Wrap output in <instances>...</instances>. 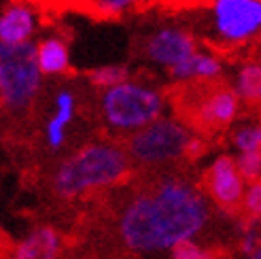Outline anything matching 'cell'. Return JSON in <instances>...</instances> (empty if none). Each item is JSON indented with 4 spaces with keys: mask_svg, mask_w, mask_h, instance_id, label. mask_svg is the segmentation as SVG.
<instances>
[{
    "mask_svg": "<svg viewBox=\"0 0 261 259\" xmlns=\"http://www.w3.org/2000/svg\"><path fill=\"white\" fill-rule=\"evenodd\" d=\"M208 217V202L191 183L164 176L127 200L119 217V234L132 251H166L193 240Z\"/></svg>",
    "mask_w": 261,
    "mask_h": 259,
    "instance_id": "cell-1",
    "label": "cell"
},
{
    "mask_svg": "<svg viewBox=\"0 0 261 259\" xmlns=\"http://www.w3.org/2000/svg\"><path fill=\"white\" fill-rule=\"evenodd\" d=\"M129 160L119 145L91 142L60 164L51 187L60 198H79L87 191L113 187L129 174Z\"/></svg>",
    "mask_w": 261,
    "mask_h": 259,
    "instance_id": "cell-2",
    "label": "cell"
},
{
    "mask_svg": "<svg viewBox=\"0 0 261 259\" xmlns=\"http://www.w3.org/2000/svg\"><path fill=\"white\" fill-rule=\"evenodd\" d=\"M166 98L162 92L136 81H125L111 87L100 98L104 123L117 132H140L147 125L162 119Z\"/></svg>",
    "mask_w": 261,
    "mask_h": 259,
    "instance_id": "cell-3",
    "label": "cell"
},
{
    "mask_svg": "<svg viewBox=\"0 0 261 259\" xmlns=\"http://www.w3.org/2000/svg\"><path fill=\"white\" fill-rule=\"evenodd\" d=\"M185 125H193L200 132H217L227 127L238 115L240 98L231 87L221 81L185 83L174 98Z\"/></svg>",
    "mask_w": 261,
    "mask_h": 259,
    "instance_id": "cell-4",
    "label": "cell"
},
{
    "mask_svg": "<svg viewBox=\"0 0 261 259\" xmlns=\"http://www.w3.org/2000/svg\"><path fill=\"white\" fill-rule=\"evenodd\" d=\"M38 45H0V100L11 113L25 111L41 87Z\"/></svg>",
    "mask_w": 261,
    "mask_h": 259,
    "instance_id": "cell-5",
    "label": "cell"
},
{
    "mask_svg": "<svg viewBox=\"0 0 261 259\" xmlns=\"http://www.w3.org/2000/svg\"><path fill=\"white\" fill-rule=\"evenodd\" d=\"M191 138V130L182 121L158 119L129 136L125 142V151L134 162L142 166H162L185 158Z\"/></svg>",
    "mask_w": 261,
    "mask_h": 259,
    "instance_id": "cell-6",
    "label": "cell"
},
{
    "mask_svg": "<svg viewBox=\"0 0 261 259\" xmlns=\"http://www.w3.org/2000/svg\"><path fill=\"white\" fill-rule=\"evenodd\" d=\"M213 32L227 47L261 36V0H211Z\"/></svg>",
    "mask_w": 261,
    "mask_h": 259,
    "instance_id": "cell-7",
    "label": "cell"
},
{
    "mask_svg": "<svg viewBox=\"0 0 261 259\" xmlns=\"http://www.w3.org/2000/svg\"><path fill=\"white\" fill-rule=\"evenodd\" d=\"M204 187L211 200L225 213H238L244 202V178L238 170L236 160L221 155L206 170Z\"/></svg>",
    "mask_w": 261,
    "mask_h": 259,
    "instance_id": "cell-8",
    "label": "cell"
},
{
    "mask_svg": "<svg viewBox=\"0 0 261 259\" xmlns=\"http://www.w3.org/2000/svg\"><path fill=\"white\" fill-rule=\"evenodd\" d=\"M195 54H198L195 38L187 30L174 28V25L155 30L145 41V56L153 64L164 66L168 70L178 66L182 62H187Z\"/></svg>",
    "mask_w": 261,
    "mask_h": 259,
    "instance_id": "cell-9",
    "label": "cell"
},
{
    "mask_svg": "<svg viewBox=\"0 0 261 259\" xmlns=\"http://www.w3.org/2000/svg\"><path fill=\"white\" fill-rule=\"evenodd\" d=\"M34 13L23 3H11L0 17V45H23L30 43L34 32Z\"/></svg>",
    "mask_w": 261,
    "mask_h": 259,
    "instance_id": "cell-10",
    "label": "cell"
},
{
    "mask_svg": "<svg viewBox=\"0 0 261 259\" xmlns=\"http://www.w3.org/2000/svg\"><path fill=\"white\" fill-rule=\"evenodd\" d=\"M170 79L176 83H208V81H219L221 72H223V64L213 54H195L187 62L178 64L170 68Z\"/></svg>",
    "mask_w": 261,
    "mask_h": 259,
    "instance_id": "cell-11",
    "label": "cell"
},
{
    "mask_svg": "<svg viewBox=\"0 0 261 259\" xmlns=\"http://www.w3.org/2000/svg\"><path fill=\"white\" fill-rule=\"evenodd\" d=\"M60 249L62 238L58 231L51 227H38L17 244L13 259H58Z\"/></svg>",
    "mask_w": 261,
    "mask_h": 259,
    "instance_id": "cell-12",
    "label": "cell"
},
{
    "mask_svg": "<svg viewBox=\"0 0 261 259\" xmlns=\"http://www.w3.org/2000/svg\"><path fill=\"white\" fill-rule=\"evenodd\" d=\"M233 92L246 105H261V60H249L238 68L233 79Z\"/></svg>",
    "mask_w": 261,
    "mask_h": 259,
    "instance_id": "cell-13",
    "label": "cell"
},
{
    "mask_svg": "<svg viewBox=\"0 0 261 259\" xmlns=\"http://www.w3.org/2000/svg\"><path fill=\"white\" fill-rule=\"evenodd\" d=\"M68 47L66 43L58 36L45 38V41L38 45V66H41L43 74H60L68 70Z\"/></svg>",
    "mask_w": 261,
    "mask_h": 259,
    "instance_id": "cell-14",
    "label": "cell"
},
{
    "mask_svg": "<svg viewBox=\"0 0 261 259\" xmlns=\"http://www.w3.org/2000/svg\"><path fill=\"white\" fill-rule=\"evenodd\" d=\"M140 3L142 0H85L83 9L96 17L115 19V17H121L129 9L138 7Z\"/></svg>",
    "mask_w": 261,
    "mask_h": 259,
    "instance_id": "cell-15",
    "label": "cell"
},
{
    "mask_svg": "<svg viewBox=\"0 0 261 259\" xmlns=\"http://www.w3.org/2000/svg\"><path fill=\"white\" fill-rule=\"evenodd\" d=\"M129 72H127V66H121V64H111V66H100L96 70H91L89 72V81L91 85H96V87H102L104 92L111 87H117V85H121L127 79Z\"/></svg>",
    "mask_w": 261,
    "mask_h": 259,
    "instance_id": "cell-16",
    "label": "cell"
},
{
    "mask_svg": "<svg viewBox=\"0 0 261 259\" xmlns=\"http://www.w3.org/2000/svg\"><path fill=\"white\" fill-rule=\"evenodd\" d=\"M233 147L240 153H257L261 151V121L240 125L231 136Z\"/></svg>",
    "mask_w": 261,
    "mask_h": 259,
    "instance_id": "cell-17",
    "label": "cell"
},
{
    "mask_svg": "<svg viewBox=\"0 0 261 259\" xmlns=\"http://www.w3.org/2000/svg\"><path fill=\"white\" fill-rule=\"evenodd\" d=\"M74 107H76L74 96L70 92H66V89L60 92L56 96V109H54V115H51V121H56L58 125L66 127L74 117Z\"/></svg>",
    "mask_w": 261,
    "mask_h": 259,
    "instance_id": "cell-18",
    "label": "cell"
},
{
    "mask_svg": "<svg viewBox=\"0 0 261 259\" xmlns=\"http://www.w3.org/2000/svg\"><path fill=\"white\" fill-rule=\"evenodd\" d=\"M236 164H238V170H240L244 180L255 183V180L261 178V151H257V153H240Z\"/></svg>",
    "mask_w": 261,
    "mask_h": 259,
    "instance_id": "cell-19",
    "label": "cell"
},
{
    "mask_svg": "<svg viewBox=\"0 0 261 259\" xmlns=\"http://www.w3.org/2000/svg\"><path fill=\"white\" fill-rule=\"evenodd\" d=\"M242 211L249 219L261 221V178L255 180V183H249V187H246Z\"/></svg>",
    "mask_w": 261,
    "mask_h": 259,
    "instance_id": "cell-20",
    "label": "cell"
},
{
    "mask_svg": "<svg viewBox=\"0 0 261 259\" xmlns=\"http://www.w3.org/2000/svg\"><path fill=\"white\" fill-rule=\"evenodd\" d=\"M172 259H213V255L204 251L200 244L189 240V242H182L172 249Z\"/></svg>",
    "mask_w": 261,
    "mask_h": 259,
    "instance_id": "cell-21",
    "label": "cell"
},
{
    "mask_svg": "<svg viewBox=\"0 0 261 259\" xmlns=\"http://www.w3.org/2000/svg\"><path fill=\"white\" fill-rule=\"evenodd\" d=\"M206 153V140L202 136H195L189 140V147H187V153H185V158L187 160H198L202 158V155Z\"/></svg>",
    "mask_w": 261,
    "mask_h": 259,
    "instance_id": "cell-22",
    "label": "cell"
},
{
    "mask_svg": "<svg viewBox=\"0 0 261 259\" xmlns=\"http://www.w3.org/2000/svg\"><path fill=\"white\" fill-rule=\"evenodd\" d=\"M160 5L168 9H195L202 5H211V0H160Z\"/></svg>",
    "mask_w": 261,
    "mask_h": 259,
    "instance_id": "cell-23",
    "label": "cell"
},
{
    "mask_svg": "<svg viewBox=\"0 0 261 259\" xmlns=\"http://www.w3.org/2000/svg\"><path fill=\"white\" fill-rule=\"evenodd\" d=\"M246 259H261V244H259V247H257V251H255L253 255H249V257H246Z\"/></svg>",
    "mask_w": 261,
    "mask_h": 259,
    "instance_id": "cell-24",
    "label": "cell"
},
{
    "mask_svg": "<svg viewBox=\"0 0 261 259\" xmlns=\"http://www.w3.org/2000/svg\"><path fill=\"white\" fill-rule=\"evenodd\" d=\"M74 3H85V0H74Z\"/></svg>",
    "mask_w": 261,
    "mask_h": 259,
    "instance_id": "cell-25",
    "label": "cell"
}]
</instances>
